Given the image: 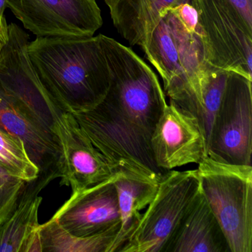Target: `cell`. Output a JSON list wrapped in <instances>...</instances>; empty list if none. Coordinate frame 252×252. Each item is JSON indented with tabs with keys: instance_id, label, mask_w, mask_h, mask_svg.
I'll use <instances>...</instances> for the list:
<instances>
[{
	"instance_id": "obj_11",
	"label": "cell",
	"mask_w": 252,
	"mask_h": 252,
	"mask_svg": "<svg viewBox=\"0 0 252 252\" xmlns=\"http://www.w3.org/2000/svg\"><path fill=\"white\" fill-rule=\"evenodd\" d=\"M112 178L73 192L52 217L66 231L77 237L98 235L121 226L118 194Z\"/></svg>"
},
{
	"instance_id": "obj_26",
	"label": "cell",
	"mask_w": 252,
	"mask_h": 252,
	"mask_svg": "<svg viewBox=\"0 0 252 252\" xmlns=\"http://www.w3.org/2000/svg\"><path fill=\"white\" fill-rule=\"evenodd\" d=\"M0 172H4V171L2 170V169H1V167H0ZM5 173H6V172H5Z\"/></svg>"
},
{
	"instance_id": "obj_3",
	"label": "cell",
	"mask_w": 252,
	"mask_h": 252,
	"mask_svg": "<svg viewBox=\"0 0 252 252\" xmlns=\"http://www.w3.org/2000/svg\"><path fill=\"white\" fill-rule=\"evenodd\" d=\"M145 54L161 77L170 104L189 112L199 122L203 82L211 67L190 1L163 11Z\"/></svg>"
},
{
	"instance_id": "obj_16",
	"label": "cell",
	"mask_w": 252,
	"mask_h": 252,
	"mask_svg": "<svg viewBox=\"0 0 252 252\" xmlns=\"http://www.w3.org/2000/svg\"><path fill=\"white\" fill-rule=\"evenodd\" d=\"M119 34L147 51L152 33L165 10L190 0H104Z\"/></svg>"
},
{
	"instance_id": "obj_18",
	"label": "cell",
	"mask_w": 252,
	"mask_h": 252,
	"mask_svg": "<svg viewBox=\"0 0 252 252\" xmlns=\"http://www.w3.org/2000/svg\"><path fill=\"white\" fill-rule=\"evenodd\" d=\"M42 252H110L119 230L77 237L63 229L53 218L39 225Z\"/></svg>"
},
{
	"instance_id": "obj_20",
	"label": "cell",
	"mask_w": 252,
	"mask_h": 252,
	"mask_svg": "<svg viewBox=\"0 0 252 252\" xmlns=\"http://www.w3.org/2000/svg\"><path fill=\"white\" fill-rule=\"evenodd\" d=\"M228 71L209 68L206 73L202 91V107L199 124L207 141L215 114L222 101Z\"/></svg>"
},
{
	"instance_id": "obj_12",
	"label": "cell",
	"mask_w": 252,
	"mask_h": 252,
	"mask_svg": "<svg viewBox=\"0 0 252 252\" xmlns=\"http://www.w3.org/2000/svg\"><path fill=\"white\" fill-rule=\"evenodd\" d=\"M54 135L61 152V184L70 186L73 192L103 182L116 173L72 113H64L57 124Z\"/></svg>"
},
{
	"instance_id": "obj_5",
	"label": "cell",
	"mask_w": 252,
	"mask_h": 252,
	"mask_svg": "<svg viewBox=\"0 0 252 252\" xmlns=\"http://www.w3.org/2000/svg\"><path fill=\"white\" fill-rule=\"evenodd\" d=\"M200 191L197 169L168 171L120 252H166Z\"/></svg>"
},
{
	"instance_id": "obj_15",
	"label": "cell",
	"mask_w": 252,
	"mask_h": 252,
	"mask_svg": "<svg viewBox=\"0 0 252 252\" xmlns=\"http://www.w3.org/2000/svg\"><path fill=\"white\" fill-rule=\"evenodd\" d=\"M166 252H230L223 231L201 189Z\"/></svg>"
},
{
	"instance_id": "obj_23",
	"label": "cell",
	"mask_w": 252,
	"mask_h": 252,
	"mask_svg": "<svg viewBox=\"0 0 252 252\" xmlns=\"http://www.w3.org/2000/svg\"><path fill=\"white\" fill-rule=\"evenodd\" d=\"M8 25L7 23H0V50L8 39Z\"/></svg>"
},
{
	"instance_id": "obj_4",
	"label": "cell",
	"mask_w": 252,
	"mask_h": 252,
	"mask_svg": "<svg viewBox=\"0 0 252 252\" xmlns=\"http://www.w3.org/2000/svg\"><path fill=\"white\" fill-rule=\"evenodd\" d=\"M200 189L223 231L230 252H252V166L205 157Z\"/></svg>"
},
{
	"instance_id": "obj_21",
	"label": "cell",
	"mask_w": 252,
	"mask_h": 252,
	"mask_svg": "<svg viewBox=\"0 0 252 252\" xmlns=\"http://www.w3.org/2000/svg\"><path fill=\"white\" fill-rule=\"evenodd\" d=\"M26 184V181L9 175L0 187V224L15 210Z\"/></svg>"
},
{
	"instance_id": "obj_6",
	"label": "cell",
	"mask_w": 252,
	"mask_h": 252,
	"mask_svg": "<svg viewBox=\"0 0 252 252\" xmlns=\"http://www.w3.org/2000/svg\"><path fill=\"white\" fill-rule=\"evenodd\" d=\"M211 68L235 71L252 79V27L228 0H190Z\"/></svg>"
},
{
	"instance_id": "obj_14",
	"label": "cell",
	"mask_w": 252,
	"mask_h": 252,
	"mask_svg": "<svg viewBox=\"0 0 252 252\" xmlns=\"http://www.w3.org/2000/svg\"><path fill=\"white\" fill-rule=\"evenodd\" d=\"M54 179L39 174L27 182L15 210L0 224V252H42L38 214L42 197L38 194Z\"/></svg>"
},
{
	"instance_id": "obj_17",
	"label": "cell",
	"mask_w": 252,
	"mask_h": 252,
	"mask_svg": "<svg viewBox=\"0 0 252 252\" xmlns=\"http://www.w3.org/2000/svg\"><path fill=\"white\" fill-rule=\"evenodd\" d=\"M114 185L118 194L121 226L110 247V252H120L141 220V211L154 198L158 183L118 171Z\"/></svg>"
},
{
	"instance_id": "obj_7",
	"label": "cell",
	"mask_w": 252,
	"mask_h": 252,
	"mask_svg": "<svg viewBox=\"0 0 252 252\" xmlns=\"http://www.w3.org/2000/svg\"><path fill=\"white\" fill-rule=\"evenodd\" d=\"M252 81L241 73L228 71L208 138L206 153L210 158L252 166Z\"/></svg>"
},
{
	"instance_id": "obj_2",
	"label": "cell",
	"mask_w": 252,
	"mask_h": 252,
	"mask_svg": "<svg viewBox=\"0 0 252 252\" xmlns=\"http://www.w3.org/2000/svg\"><path fill=\"white\" fill-rule=\"evenodd\" d=\"M28 53L42 85L66 112L92 110L110 88L111 73L100 34L36 37Z\"/></svg>"
},
{
	"instance_id": "obj_10",
	"label": "cell",
	"mask_w": 252,
	"mask_h": 252,
	"mask_svg": "<svg viewBox=\"0 0 252 252\" xmlns=\"http://www.w3.org/2000/svg\"><path fill=\"white\" fill-rule=\"evenodd\" d=\"M151 144L156 165L163 171L198 163L207 156L206 137L197 118L172 104L165 107Z\"/></svg>"
},
{
	"instance_id": "obj_13",
	"label": "cell",
	"mask_w": 252,
	"mask_h": 252,
	"mask_svg": "<svg viewBox=\"0 0 252 252\" xmlns=\"http://www.w3.org/2000/svg\"><path fill=\"white\" fill-rule=\"evenodd\" d=\"M0 129L24 142L40 174L60 178L61 152L57 137L1 85Z\"/></svg>"
},
{
	"instance_id": "obj_24",
	"label": "cell",
	"mask_w": 252,
	"mask_h": 252,
	"mask_svg": "<svg viewBox=\"0 0 252 252\" xmlns=\"http://www.w3.org/2000/svg\"><path fill=\"white\" fill-rule=\"evenodd\" d=\"M6 8V0H0V23H6L4 17V12Z\"/></svg>"
},
{
	"instance_id": "obj_19",
	"label": "cell",
	"mask_w": 252,
	"mask_h": 252,
	"mask_svg": "<svg viewBox=\"0 0 252 252\" xmlns=\"http://www.w3.org/2000/svg\"><path fill=\"white\" fill-rule=\"evenodd\" d=\"M0 167L10 176L26 182L36 179L39 167L31 159L24 142L0 129Z\"/></svg>"
},
{
	"instance_id": "obj_9",
	"label": "cell",
	"mask_w": 252,
	"mask_h": 252,
	"mask_svg": "<svg viewBox=\"0 0 252 252\" xmlns=\"http://www.w3.org/2000/svg\"><path fill=\"white\" fill-rule=\"evenodd\" d=\"M6 7L36 37H88L103 24L95 0H6Z\"/></svg>"
},
{
	"instance_id": "obj_22",
	"label": "cell",
	"mask_w": 252,
	"mask_h": 252,
	"mask_svg": "<svg viewBox=\"0 0 252 252\" xmlns=\"http://www.w3.org/2000/svg\"><path fill=\"white\" fill-rule=\"evenodd\" d=\"M240 13L244 21L252 27V0H228Z\"/></svg>"
},
{
	"instance_id": "obj_1",
	"label": "cell",
	"mask_w": 252,
	"mask_h": 252,
	"mask_svg": "<svg viewBox=\"0 0 252 252\" xmlns=\"http://www.w3.org/2000/svg\"><path fill=\"white\" fill-rule=\"evenodd\" d=\"M100 37L111 73L110 88L96 107L73 116L116 172L158 183L168 171L156 165L151 141L167 105L164 91L154 71L130 48Z\"/></svg>"
},
{
	"instance_id": "obj_8",
	"label": "cell",
	"mask_w": 252,
	"mask_h": 252,
	"mask_svg": "<svg viewBox=\"0 0 252 252\" xmlns=\"http://www.w3.org/2000/svg\"><path fill=\"white\" fill-rule=\"evenodd\" d=\"M29 44L26 32L15 23L8 25V39L0 50V85L54 135L57 124L68 112L41 82L29 58Z\"/></svg>"
},
{
	"instance_id": "obj_25",
	"label": "cell",
	"mask_w": 252,
	"mask_h": 252,
	"mask_svg": "<svg viewBox=\"0 0 252 252\" xmlns=\"http://www.w3.org/2000/svg\"><path fill=\"white\" fill-rule=\"evenodd\" d=\"M8 176H9V175L5 173V172H0V187L5 183V181H6Z\"/></svg>"
}]
</instances>
